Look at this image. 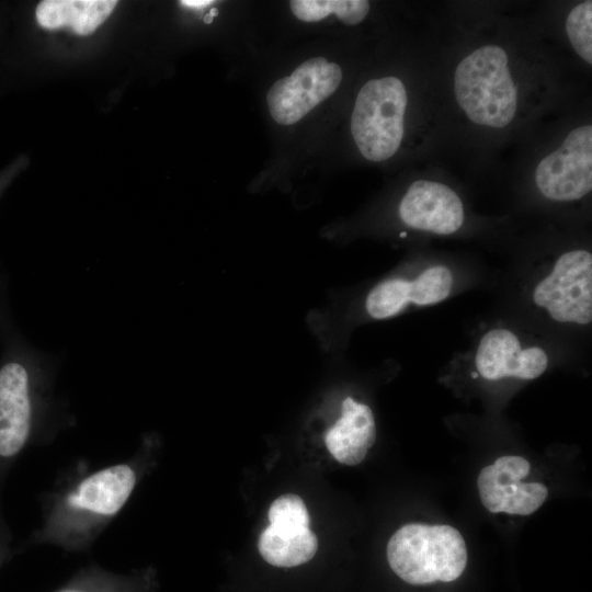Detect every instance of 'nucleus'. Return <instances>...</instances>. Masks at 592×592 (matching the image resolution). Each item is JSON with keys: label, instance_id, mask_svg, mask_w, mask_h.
Wrapping results in <instances>:
<instances>
[{"label": "nucleus", "instance_id": "1", "mask_svg": "<svg viewBox=\"0 0 592 592\" xmlns=\"http://www.w3.org/2000/svg\"><path fill=\"white\" fill-rule=\"evenodd\" d=\"M157 446L156 437L146 434L126 460L93 470L81 465L68 471L41 496V525L15 553L41 545L67 553L89 550L151 471Z\"/></svg>", "mask_w": 592, "mask_h": 592}, {"label": "nucleus", "instance_id": "2", "mask_svg": "<svg viewBox=\"0 0 592 592\" xmlns=\"http://www.w3.org/2000/svg\"><path fill=\"white\" fill-rule=\"evenodd\" d=\"M0 364V496L19 457L73 424L55 392L59 357L14 341Z\"/></svg>", "mask_w": 592, "mask_h": 592}, {"label": "nucleus", "instance_id": "3", "mask_svg": "<svg viewBox=\"0 0 592 592\" xmlns=\"http://www.w3.org/2000/svg\"><path fill=\"white\" fill-rule=\"evenodd\" d=\"M386 553L391 570L413 585L454 581L467 565L465 540L449 525L406 524L390 537Z\"/></svg>", "mask_w": 592, "mask_h": 592}, {"label": "nucleus", "instance_id": "4", "mask_svg": "<svg viewBox=\"0 0 592 592\" xmlns=\"http://www.w3.org/2000/svg\"><path fill=\"white\" fill-rule=\"evenodd\" d=\"M508 60L502 47L486 45L474 50L456 67V101L474 123L501 128L513 119L517 91Z\"/></svg>", "mask_w": 592, "mask_h": 592}, {"label": "nucleus", "instance_id": "5", "mask_svg": "<svg viewBox=\"0 0 592 592\" xmlns=\"http://www.w3.org/2000/svg\"><path fill=\"white\" fill-rule=\"evenodd\" d=\"M407 92L396 77L366 82L351 116V133L360 152L371 161L392 157L403 137Z\"/></svg>", "mask_w": 592, "mask_h": 592}, {"label": "nucleus", "instance_id": "6", "mask_svg": "<svg viewBox=\"0 0 592 592\" xmlns=\"http://www.w3.org/2000/svg\"><path fill=\"white\" fill-rule=\"evenodd\" d=\"M534 304L559 323L588 326L592 321V254L570 250L558 257L550 272L534 287Z\"/></svg>", "mask_w": 592, "mask_h": 592}, {"label": "nucleus", "instance_id": "7", "mask_svg": "<svg viewBox=\"0 0 592 592\" xmlns=\"http://www.w3.org/2000/svg\"><path fill=\"white\" fill-rule=\"evenodd\" d=\"M270 524L261 532L258 547L272 566L292 568L309 561L318 539L309 527V514L303 499L287 493L275 499L269 509Z\"/></svg>", "mask_w": 592, "mask_h": 592}, {"label": "nucleus", "instance_id": "8", "mask_svg": "<svg viewBox=\"0 0 592 592\" xmlns=\"http://www.w3.org/2000/svg\"><path fill=\"white\" fill-rule=\"evenodd\" d=\"M341 80L338 64L323 57L310 58L270 88L266 94L270 114L278 124L292 125L329 98Z\"/></svg>", "mask_w": 592, "mask_h": 592}, {"label": "nucleus", "instance_id": "9", "mask_svg": "<svg viewBox=\"0 0 592 592\" xmlns=\"http://www.w3.org/2000/svg\"><path fill=\"white\" fill-rule=\"evenodd\" d=\"M535 182L553 201H577L592 190V126L572 129L562 145L538 163Z\"/></svg>", "mask_w": 592, "mask_h": 592}, {"label": "nucleus", "instance_id": "10", "mask_svg": "<svg viewBox=\"0 0 592 592\" xmlns=\"http://www.w3.org/2000/svg\"><path fill=\"white\" fill-rule=\"evenodd\" d=\"M453 287V273L445 265L426 267L413 278L385 277L365 294L363 314L369 320L390 319L410 306H430L445 300Z\"/></svg>", "mask_w": 592, "mask_h": 592}, {"label": "nucleus", "instance_id": "11", "mask_svg": "<svg viewBox=\"0 0 592 592\" xmlns=\"http://www.w3.org/2000/svg\"><path fill=\"white\" fill-rule=\"evenodd\" d=\"M530 463L517 455L499 457L479 474L477 486L483 506L492 512L530 515L545 502L548 489L540 482H522Z\"/></svg>", "mask_w": 592, "mask_h": 592}, {"label": "nucleus", "instance_id": "12", "mask_svg": "<svg viewBox=\"0 0 592 592\" xmlns=\"http://www.w3.org/2000/svg\"><path fill=\"white\" fill-rule=\"evenodd\" d=\"M475 365L478 374L488 380H532L547 369L548 355L540 346L523 345L511 330L496 328L481 337L475 354Z\"/></svg>", "mask_w": 592, "mask_h": 592}, {"label": "nucleus", "instance_id": "13", "mask_svg": "<svg viewBox=\"0 0 592 592\" xmlns=\"http://www.w3.org/2000/svg\"><path fill=\"white\" fill-rule=\"evenodd\" d=\"M398 213L406 226L439 235L456 232L465 218L459 196L449 186L429 180L414 181L408 187Z\"/></svg>", "mask_w": 592, "mask_h": 592}, {"label": "nucleus", "instance_id": "14", "mask_svg": "<svg viewBox=\"0 0 592 592\" xmlns=\"http://www.w3.org/2000/svg\"><path fill=\"white\" fill-rule=\"evenodd\" d=\"M375 440L376 424L371 407L345 397L339 418L325 433L330 454L341 464L356 465L365 458Z\"/></svg>", "mask_w": 592, "mask_h": 592}, {"label": "nucleus", "instance_id": "15", "mask_svg": "<svg viewBox=\"0 0 592 592\" xmlns=\"http://www.w3.org/2000/svg\"><path fill=\"white\" fill-rule=\"evenodd\" d=\"M158 587L153 566L118 573L98 563H89L54 592H156Z\"/></svg>", "mask_w": 592, "mask_h": 592}, {"label": "nucleus", "instance_id": "16", "mask_svg": "<svg viewBox=\"0 0 592 592\" xmlns=\"http://www.w3.org/2000/svg\"><path fill=\"white\" fill-rule=\"evenodd\" d=\"M111 0H46L36 9V19L44 29L69 26L80 35L92 33L112 13Z\"/></svg>", "mask_w": 592, "mask_h": 592}, {"label": "nucleus", "instance_id": "17", "mask_svg": "<svg viewBox=\"0 0 592 592\" xmlns=\"http://www.w3.org/2000/svg\"><path fill=\"white\" fill-rule=\"evenodd\" d=\"M289 7L294 15L305 22H316L334 13L348 25L362 22L369 11V2L365 0H293Z\"/></svg>", "mask_w": 592, "mask_h": 592}, {"label": "nucleus", "instance_id": "18", "mask_svg": "<svg viewBox=\"0 0 592 592\" xmlns=\"http://www.w3.org/2000/svg\"><path fill=\"white\" fill-rule=\"evenodd\" d=\"M566 31L576 53L592 64V1L576 5L567 16Z\"/></svg>", "mask_w": 592, "mask_h": 592}, {"label": "nucleus", "instance_id": "19", "mask_svg": "<svg viewBox=\"0 0 592 592\" xmlns=\"http://www.w3.org/2000/svg\"><path fill=\"white\" fill-rule=\"evenodd\" d=\"M12 547V533L2 512V496H0V569L14 556Z\"/></svg>", "mask_w": 592, "mask_h": 592}, {"label": "nucleus", "instance_id": "20", "mask_svg": "<svg viewBox=\"0 0 592 592\" xmlns=\"http://www.w3.org/2000/svg\"><path fill=\"white\" fill-rule=\"evenodd\" d=\"M180 3L185 5V7H191V8H203V7H206V5L210 4V3H213V1H209V0H182Z\"/></svg>", "mask_w": 592, "mask_h": 592}]
</instances>
